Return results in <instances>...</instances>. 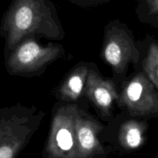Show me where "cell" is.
<instances>
[{
  "label": "cell",
  "mask_w": 158,
  "mask_h": 158,
  "mask_svg": "<svg viewBox=\"0 0 158 158\" xmlns=\"http://www.w3.org/2000/svg\"><path fill=\"white\" fill-rule=\"evenodd\" d=\"M0 35L7 52L28 37L61 40L65 32L51 0H12L2 19Z\"/></svg>",
  "instance_id": "6da1fadb"
},
{
  "label": "cell",
  "mask_w": 158,
  "mask_h": 158,
  "mask_svg": "<svg viewBox=\"0 0 158 158\" xmlns=\"http://www.w3.org/2000/svg\"><path fill=\"white\" fill-rule=\"evenodd\" d=\"M46 113L20 103L0 108V158H16L40 127Z\"/></svg>",
  "instance_id": "7a4b0ae2"
},
{
  "label": "cell",
  "mask_w": 158,
  "mask_h": 158,
  "mask_svg": "<svg viewBox=\"0 0 158 158\" xmlns=\"http://www.w3.org/2000/svg\"><path fill=\"white\" fill-rule=\"evenodd\" d=\"M6 53V68L12 76L30 77L41 73L64 54L63 46L57 43L40 44L34 37L22 40Z\"/></svg>",
  "instance_id": "3957f363"
},
{
  "label": "cell",
  "mask_w": 158,
  "mask_h": 158,
  "mask_svg": "<svg viewBox=\"0 0 158 158\" xmlns=\"http://www.w3.org/2000/svg\"><path fill=\"white\" fill-rule=\"evenodd\" d=\"M101 56L115 77L125 76L129 64L136 65L140 60V51L132 31L120 20L110 22L106 25Z\"/></svg>",
  "instance_id": "277c9868"
},
{
  "label": "cell",
  "mask_w": 158,
  "mask_h": 158,
  "mask_svg": "<svg viewBox=\"0 0 158 158\" xmlns=\"http://www.w3.org/2000/svg\"><path fill=\"white\" fill-rule=\"evenodd\" d=\"M78 105H63L53 114L43 158H77L76 123Z\"/></svg>",
  "instance_id": "5b68a950"
},
{
  "label": "cell",
  "mask_w": 158,
  "mask_h": 158,
  "mask_svg": "<svg viewBox=\"0 0 158 158\" xmlns=\"http://www.w3.org/2000/svg\"><path fill=\"white\" fill-rule=\"evenodd\" d=\"M117 103L133 117L158 118V92L143 71L127 82Z\"/></svg>",
  "instance_id": "8992f818"
},
{
  "label": "cell",
  "mask_w": 158,
  "mask_h": 158,
  "mask_svg": "<svg viewBox=\"0 0 158 158\" xmlns=\"http://www.w3.org/2000/svg\"><path fill=\"white\" fill-rule=\"evenodd\" d=\"M103 128L100 122L80 109L76 123L77 158H98L106 155L99 138Z\"/></svg>",
  "instance_id": "52a82bcc"
},
{
  "label": "cell",
  "mask_w": 158,
  "mask_h": 158,
  "mask_svg": "<svg viewBox=\"0 0 158 158\" xmlns=\"http://www.w3.org/2000/svg\"><path fill=\"white\" fill-rule=\"evenodd\" d=\"M84 92L102 117H111L113 105L119 98L116 85L111 80L102 77L92 65L89 69Z\"/></svg>",
  "instance_id": "ba28073f"
},
{
  "label": "cell",
  "mask_w": 158,
  "mask_h": 158,
  "mask_svg": "<svg viewBox=\"0 0 158 158\" xmlns=\"http://www.w3.org/2000/svg\"><path fill=\"white\" fill-rule=\"evenodd\" d=\"M90 64L87 63H78L68 73L58 88L56 95L62 101H76L84 92Z\"/></svg>",
  "instance_id": "9c48e42d"
},
{
  "label": "cell",
  "mask_w": 158,
  "mask_h": 158,
  "mask_svg": "<svg viewBox=\"0 0 158 158\" xmlns=\"http://www.w3.org/2000/svg\"><path fill=\"white\" fill-rule=\"evenodd\" d=\"M148 124L143 120H129L120 126L118 143L122 150L132 152L141 148L147 141Z\"/></svg>",
  "instance_id": "30bf717a"
},
{
  "label": "cell",
  "mask_w": 158,
  "mask_h": 158,
  "mask_svg": "<svg viewBox=\"0 0 158 158\" xmlns=\"http://www.w3.org/2000/svg\"><path fill=\"white\" fill-rule=\"evenodd\" d=\"M142 69L158 92V41L155 39L150 40L142 62Z\"/></svg>",
  "instance_id": "8fae6325"
},
{
  "label": "cell",
  "mask_w": 158,
  "mask_h": 158,
  "mask_svg": "<svg viewBox=\"0 0 158 158\" xmlns=\"http://www.w3.org/2000/svg\"><path fill=\"white\" fill-rule=\"evenodd\" d=\"M137 3L136 12L140 21L144 23L148 19L158 14V0H135Z\"/></svg>",
  "instance_id": "7c38bea8"
},
{
  "label": "cell",
  "mask_w": 158,
  "mask_h": 158,
  "mask_svg": "<svg viewBox=\"0 0 158 158\" xmlns=\"http://www.w3.org/2000/svg\"><path fill=\"white\" fill-rule=\"evenodd\" d=\"M66 1L81 8H92L107 4L112 0H66Z\"/></svg>",
  "instance_id": "4fadbf2b"
},
{
  "label": "cell",
  "mask_w": 158,
  "mask_h": 158,
  "mask_svg": "<svg viewBox=\"0 0 158 158\" xmlns=\"http://www.w3.org/2000/svg\"><path fill=\"white\" fill-rule=\"evenodd\" d=\"M144 23H148L150 26H153V27L158 29V14L154 16L151 17V18L148 19L146 21L144 22Z\"/></svg>",
  "instance_id": "5bb4252c"
},
{
  "label": "cell",
  "mask_w": 158,
  "mask_h": 158,
  "mask_svg": "<svg viewBox=\"0 0 158 158\" xmlns=\"http://www.w3.org/2000/svg\"><path fill=\"white\" fill-rule=\"evenodd\" d=\"M154 158H158V153H157V154H156V155H155V157H154Z\"/></svg>",
  "instance_id": "9a60e30c"
}]
</instances>
